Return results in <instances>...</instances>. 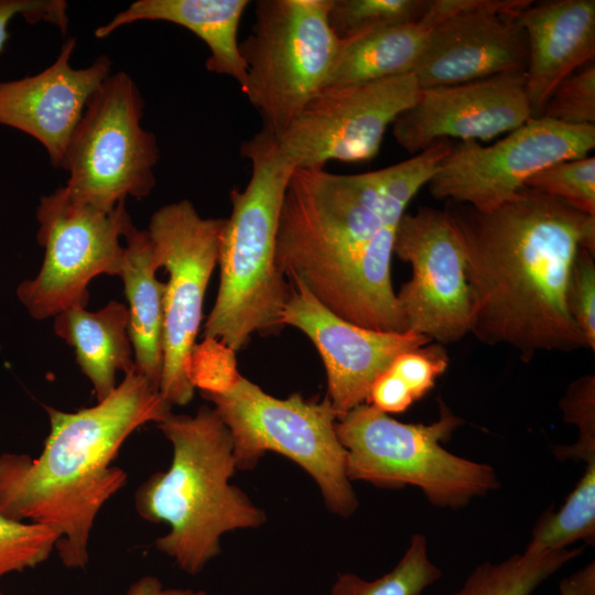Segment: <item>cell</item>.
Masks as SVG:
<instances>
[{"label": "cell", "mask_w": 595, "mask_h": 595, "mask_svg": "<svg viewBox=\"0 0 595 595\" xmlns=\"http://www.w3.org/2000/svg\"><path fill=\"white\" fill-rule=\"evenodd\" d=\"M36 239L44 248L37 274L21 281L17 298L37 321L72 307H86L89 282L119 275L126 235L134 226L126 202L104 209L72 194L65 186L40 198Z\"/></svg>", "instance_id": "cell-9"}, {"label": "cell", "mask_w": 595, "mask_h": 595, "mask_svg": "<svg viewBox=\"0 0 595 595\" xmlns=\"http://www.w3.org/2000/svg\"><path fill=\"white\" fill-rule=\"evenodd\" d=\"M464 424L443 402L430 424L402 423L369 403H363L336 422V433L347 452L349 480L382 488L419 487L439 507L457 508L499 487L495 469L446 451L453 432Z\"/></svg>", "instance_id": "cell-6"}, {"label": "cell", "mask_w": 595, "mask_h": 595, "mask_svg": "<svg viewBox=\"0 0 595 595\" xmlns=\"http://www.w3.org/2000/svg\"><path fill=\"white\" fill-rule=\"evenodd\" d=\"M393 255L411 267L396 294L404 332L447 345L470 332L464 249L445 209L421 206L396 227Z\"/></svg>", "instance_id": "cell-14"}, {"label": "cell", "mask_w": 595, "mask_h": 595, "mask_svg": "<svg viewBox=\"0 0 595 595\" xmlns=\"http://www.w3.org/2000/svg\"><path fill=\"white\" fill-rule=\"evenodd\" d=\"M332 0H260L239 44L246 96L279 137L326 85L343 48L328 23Z\"/></svg>", "instance_id": "cell-8"}, {"label": "cell", "mask_w": 595, "mask_h": 595, "mask_svg": "<svg viewBox=\"0 0 595 595\" xmlns=\"http://www.w3.org/2000/svg\"><path fill=\"white\" fill-rule=\"evenodd\" d=\"M528 0H467L429 34L411 72L419 89L524 74L528 44L515 19Z\"/></svg>", "instance_id": "cell-15"}, {"label": "cell", "mask_w": 595, "mask_h": 595, "mask_svg": "<svg viewBox=\"0 0 595 595\" xmlns=\"http://www.w3.org/2000/svg\"><path fill=\"white\" fill-rule=\"evenodd\" d=\"M419 93L412 74L321 89L274 137L295 169L375 158L387 128Z\"/></svg>", "instance_id": "cell-13"}, {"label": "cell", "mask_w": 595, "mask_h": 595, "mask_svg": "<svg viewBox=\"0 0 595 595\" xmlns=\"http://www.w3.org/2000/svg\"><path fill=\"white\" fill-rule=\"evenodd\" d=\"M156 426L172 445V461L138 487L136 511L169 524L155 548L195 575L220 553L224 533L258 528L266 515L229 483L236 470L232 437L214 407L201 405L194 415L171 412Z\"/></svg>", "instance_id": "cell-4"}, {"label": "cell", "mask_w": 595, "mask_h": 595, "mask_svg": "<svg viewBox=\"0 0 595 595\" xmlns=\"http://www.w3.org/2000/svg\"><path fill=\"white\" fill-rule=\"evenodd\" d=\"M143 109L144 99L128 73H111L100 84L66 153L65 187L72 194L104 209L150 195L160 152L155 136L141 125Z\"/></svg>", "instance_id": "cell-10"}, {"label": "cell", "mask_w": 595, "mask_h": 595, "mask_svg": "<svg viewBox=\"0 0 595 595\" xmlns=\"http://www.w3.org/2000/svg\"><path fill=\"white\" fill-rule=\"evenodd\" d=\"M444 209L464 249L470 334L527 363L588 348L566 291L578 249L595 251V216L529 187L490 212L454 202Z\"/></svg>", "instance_id": "cell-1"}, {"label": "cell", "mask_w": 595, "mask_h": 595, "mask_svg": "<svg viewBox=\"0 0 595 595\" xmlns=\"http://www.w3.org/2000/svg\"><path fill=\"white\" fill-rule=\"evenodd\" d=\"M54 318V333L68 344L80 371L88 378L98 401L118 386L116 375L134 368L133 349L128 335V307L110 301L98 311L67 309Z\"/></svg>", "instance_id": "cell-22"}, {"label": "cell", "mask_w": 595, "mask_h": 595, "mask_svg": "<svg viewBox=\"0 0 595 595\" xmlns=\"http://www.w3.org/2000/svg\"><path fill=\"white\" fill-rule=\"evenodd\" d=\"M282 324L300 329L316 347L327 379V398L338 418L367 403L371 385L402 353L431 343L413 332H378L334 314L298 280L291 281Z\"/></svg>", "instance_id": "cell-16"}, {"label": "cell", "mask_w": 595, "mask_h": 595, "mask_svg": "<svg viewBox=\"0 0 595 595\" xmlns=\"http://www.w3.org/2000/svg\"><path fill=\"white\" fill-rule=\"evenodd\" d=\"M226 218H205L188 199L156 209L147 229L159 269L169 274L163 307L161 396L185 405L195 388L188 364L203 318L205 292L218 264Z\"/></svg>", "instance_id": "cell-11"}, {"label": "cell", "mask_w": 595, "mask_h": 595, "mask_svg": "<svg viewBox=\"0 0 595 595\" xmlns=\"http://www.w3.org/2000/svg\"><path fill=\"white\" fill-rule=\"evenodd\" d=\"M448 363L444 346L431 342L400 354L389 369L403 381L416 401L434 387Z\"/></svg>", "instance_id": "cell-34"}, {"label": "cell", "mask_w": 595, "mask_h": 595, "mask_svg": "<svg viewBox=\"0 0 595 595\" xmlns=\"http://www.w3.org/2000/svg\"><path fill=\"white\" fill-rule=\"evenodd\" d=\"M410 390L389 368L371 385L367 403L385 413H402L414 402Z\"/></svg>", "instance_id": "cell-36"}, {"label": "cell", "mask_w": 595, "mask_h": 595, "mask_svg": "<svg viewBox=\"0 0 595 595\" xmlns=\"http://www.w3.org/2000/svg\"><path fill=\"white\" fill-rule=\"evenodd\" d=\"M247 0H137L95 30L104 39L118 29L139 21H165L181 25L208 47L206 68L232 77L244 94L247 72L238 44V26Z\"/></svg>", "instance_id": "cell-20"}, {"label": "cell", "mask_w": 595, "mask_h": 595, "mask_svg": "<svg viewBox=\"0 0 595 595\" xmlns=\"http://www.w3.org/2000/svg\"><path fill=\"white\" fill-rule=\"evenodd\" d=\"M432 0H332L328 23L343 43L420 20Z\"/></svg>", "instance_id": "cell-27"}, {"label": "cell", "mask_w": 595, "mask_h": 595, "mask_svg": "<svg viewBox=\"0 0 595 595\" xmlns=\"http://www.w3.org/2000/svg\"><path fill=\"white\" fill-rule=\"evenodd\" d=\"M563 421L578 430L577 441L570 446L555 447L560 459H582L595 463V376L584 375L575 379L560 401Z\"/></svg>", "instance_id": "cell-30"}, {"label": "cell", "mask_w": 595, "mask_h": 595, "mask_svg": "<svg viewBox=\"0 0 595 595\" xmlns=\"http://www.w3.org/2000/svg\"><path fill=\"white\" fill-rule=\"evenodd\" d=\"M582 552V548L548 550L528 545L523 553L502 562L477 565L452 595H530Z\"/></svg>", "instance_id": "cell-24"}, {"label": "cell", "mask_w": 595, "mask_h": 595, "mask_svg": "<svg viewBox=\"0 0 595 595\" xmlns=\"http://www.w3.org/2000/svg\"><path fill=\"white\" fill-rule=\"evenodd\" d=\"M241 374L237 368L236 351L214 338L195 344L188 364V377L202 393L221 394L232 389Z\"/></svg>", "instance_id": "cell-32"}, {"label": "cell", "mask_w": 595, "mask_h": 595, "mask_svg": "<svg viewBox=\"0 0 595 595\" xmlns=\"http://www.w3.org/2000/svg\"><path fill=\"white\" fill-rule=\"evenodd\" d=\"M448 152L450 145L437 141L408 160L360 174L295 169L278 219V269L351 322L374 237L382 227L398 224Z\"/></svg>", "instance_id": "cell-3"}, {"label": "cell", "mask_w": 595, "mask_h": 595, "mask_svg": "<svg viewBox=\"0 0 595 595\" xmlns=\"http://www.w3.org/2000/svg\"><path fill=\"white\" fill-rule=\"evenodd\" d=\"M530 118L524 74L510 73L419 89L414 102L391 126L396 141L418 154L443 139L490 140Z\"/></svg>", "instance_id": "cell-17"}, {"label": "cell", "mask_w": 595, "mask_h": 595, "mask_svg": "<svg viewBox=\"0 0 595 595\" xmlns=\"http://www.w3.org/2000/svg\"><path fill=\"white\" fill-rule=\"evenodd\" d=\"M159 267L147 230L133 226L125 237L119 275L128 301V335L136 370L159 389L162 374V339L165 283L158 280Z\"/></svg>", "instance_id": "cell-23"}, {"label": "cell", "mask_w": 595, "mask_h": 595, "mask_svg": "<svg viewBox=\"0 0 595 595\" xmlns=\"http://www.w3.org/2000/svg\"><path fill=\"white\" fill-rule=\"evenodd\" d=\"M241 154L251 163V175L244 190L230 193L231 214L218 256L219 286L203 329L204 338L236 353L253 334L283 327L291 284L278 269L275 241L283 195L295 170L264 129L241 144Z\"/></svg>", "instance_id": "cell-5"}, {"label": "cell", "mask_w": 595, "mask_h": 595, "mask_svg": "<svg viewBox=\"0 0 595 595\" xmlns=\"http://www.w3.org/2000/svg\"><path fill=\"white\" fill-rule=\"evenodd\" d=\"M68 4L64 0H0V54L9 39V24L17 17L29 23L47 22L65 32Z\"/></svg>", "instance_id": "cell-35"}, {"label": "cell", "mask_w": 595, "mask_h": 595, "mask_svg": "<svg viewBox=\"0 0 595 595\" xmlns=\"http://www.w3.org/2000/svg\"><path fill=\"white\" fill-rule=\"evenodd\" d=\"M594 148L595 125L530 118L491 145H452L426 185L435 199L490 212L515 198L538 172L586 156Z\"/></svg>", "instance_id": "cell-12"}, {"label": "cell", "mask_w": 595, "mask_h": 595, "mask_svg": "<svg viewBox=\"0 0 595 595\" xmlns=\"http://www.w3.org/2000/svg\"><path fill=\"white\" fill-rule=\"evenodd\" d=\"M202 396L214 404L232 437L236 469L256 467L266 452L284 455L315 480L329 511L349 517L358 500L347 476V452L337 433L338 414L326 397L295 392L275 398L244 376L229 391Z\"/></svg>", "instance_id": "cell-7"}, {"label": "cell", "mask_w": 595, "mask_h": 595, "mask_svg": "<svg viewBox=\"0 0 595 595\" xmlns=\"http://www.w3.org/2000/svg\"><path fill=\"white\" fill-rule=\"evenodd\" d=\"M125 595H208L205 591L167 588L154 576H143L133 582Z\"/></svg>", "instance_id": "cell-38"}, {"label": "cell", "mask_w": 595, "mask_h": 595, "mask_svg": "<svg viewBox=\"0 0 595 595\" xmlns=\"http://www.w3.org/2000/svg\"><path fill=\"white\" fill-rule=\"evenodd\" d=\"M583 540H595V463L585 470L558 511H547L537 521L528 545L560 550Z\"/></svg>", "instance_id": "cell-25"}, {"label": "cell", "mask_w": 595, "mask_h": 595, "mask_svg": "<svg viewBox=\"0 0 595 595\" xmlns=\"http://www.w3.org/2000/svg\"><path fill=\"white\" fill-rule=\"evenodd\" d=\"M526 187L595 216V158L586 155L552 164L529 178Z\"/></svg>", "instance_id": "cell-28"}, {"label": "cell", "mask_w": 595, "mask_h": 595, "mask_svg": "<svg viewBox=\"0 0 595 595\" xmlns=\"http://www.w3.org/2000/svg\"><path fill=\"white\" fill-rule=\"evenodd\" d=\"M542 117L567 125H595V64L581 66L549 96Z\"/></svg>", "instance_id": "cell-31"}, {"label": "cell", "mask_w": 595, "mask_h": 595, "mask_svg": "<svg viewBox=\"0 0 595 595\" xmlns=\"http://www.w3.org/2000/svg\"><path fill=\"white\" fill-rule=\"evenodd\" d=\"M467 0H432L418 21L375 31L343 48L325 87L411 74L431 31Z\"/></svg>", "instance_id": "cell-21"}, {"label": "cell", "mask_w": 595, "mask_h": 595, "mask_svg": "<svg viewBox=\"0 0 595 595\" xmlns=\"http://www.w3.org/2000/svg\"><path fill=\"white\" fill-rule=\"evenodd\" d=\"M0 595H3V594L0 592Z\"/></svg>", "instance_id": "cell-39"}, {"label": "cell", "mask_w": 595, "mask_h": 595, "mask_svg": "<svg viewBox=\"0 0 595 595\" xmlns=\"http://www.w3.org/2000/svg\"><path fill=\"white\" fill-rule=\"evenodd\" d=\"M76 39H68L56 60L42 72L0 82V125L40 142L50 162L64 166L68 145L84 110L111 74L108 56H98L85 67H73Z\"/></svg>", "instance_id": "cell-18"}, {"label": "cell", "mask_w": 595, "mask_h": 595, "mask_svg": "<svg viewBox=\"0 0 595 595\" xmlns=\"http://www.w3.org/2000/svg\"><path fill=\"white\" fill-rule=\"evenodd\" d=\"M595 251L580 248L570 274L566 302L569 312L583 333L588 349H595Z\"/></svg>", "instance_id": "cell-33"}, {"label": "cell", "mask_w": 595, "mask_h": 595, "mask_svg": "<svg viewBox=\"0 0 595 595\" xmlns=\"http://www.w3.org/2000/svg\"><path fill=\"white\" fill-rule=\"evenodd\" d=\"M441 576V570L428 555L426 538L414 534L403 556L391 571L372 581L354 573H342L329 595H421Z\"/></svg>", "instance_id": "cell-26"}, {"label": "cell", "mask_w": 595, "mask_h": 595, "mask_svg": "<svg viewBox=\"0 0 595 595\" xmlns=\"http://www.w3.org/2000/svg\"><path fill=\"white\" fill-rule=\"evenodd\" d=\"M560 595H595L594 562L563 578L560 583Z\"/></svg>", "instance_id": "cell-37"}, {"label": "cell", "mask_w": 595, "mask_h": 595, "mask_svg": "<svg viewBox=\"0 0 595 595\" xmlns=\"http://www.w3.org/2000/svg\"><path fill=\"white\" fill-rule=\"evenodd\" d=\"M60 538L58 531L51 527L12 520L0 513V578L44 562Z\"/></svg>", "instance_id": "cell-29"}, {"label": "cell", "mask_w": 595, "mask_h": 595, "mask_svg": "<svg viewBox=\"0 0 595 595\" xmlns=\"http://www.w3.org/2000/svg\"><path fill=\"white\" fill-rule=\"evenodd\" d=\"M515 19L527 37L524 86L531 118H540L556 85L594 61L595 1H530Z\"/></svg>", "instance_id": "cell-19"}, {"label": "cell", "mask_w": 595, "mask_h": 595, "mask_svg": "<svg viewBox=\"0 0 595 595\" xmlns=\"http://www.w3.org/2000/svg\"><path fill=\"white\" fill-rule=\"evenodd\" d=\"M44 409L50 432L40 455H0V513L55 529L62 563L84 569L96 517L128 479L113 459L136 430L161 422L172 405L133 368L93 407Z\"/></svg>", "instance_id": "cell-2"}]
</instances>
